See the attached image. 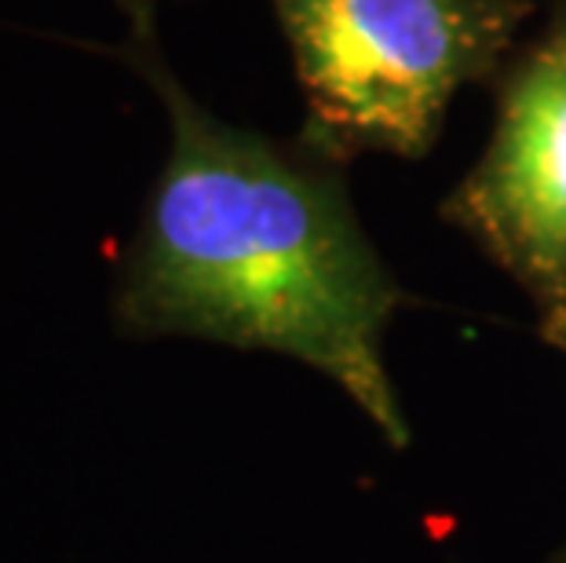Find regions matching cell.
Returning a JSON list of instances; mask_svg holds the SVG:
<instances>
[{
  "mask_svg": "<svg viewBox=\"0 0 566 563\" xmlns=\"http://www.w3.org/2000/svg\"><path fill=\"white\" fill-rule=\"evenodd\" d=\"M128 59L168 114V158L125 263V330L307 363L406 447L384 366L402 290L355 217L340 161L205 111L168 70L154 22L132 27Z\"/></svg>",
  "mask_w": 566,
  "mask_h": 563,
  "instance_id": "cell-1",
  "label": "cell"
},
{
  "mask_svg": "<svg viewBox=\"0 0 566 563\" xmlns=\"http://www.w3.org/2000/svg\"><path fill=\"white\" fill-rule=\"evenodd\" d=\"M307 103L304 143L424 158L457 92L504 63L530 0H271Z\"/></svg>",
  "mask_w": 566,
  "mask_h": 563,
  "instance_id": "cell-2",
  "label": "cell"
},
{
  "mask_svg": "<svg viewBox=\"0 0 566 563\" xmlns=\"http://www.w3.org/2000/svg\"><path fill=\"white\" fill-rule=\"evenodd\" d=\"M446 220L523 285L545 341L566 352V0L504 77L490 147Z\"/></svg>",
  "mask_w": 566,
  "mask_h": 563,
  "instance_id": "cell-3",
  "label": "cell"
},
{
  "mask_svg": "<svg viewBox=\"0 0 566 563\" xmlns=\"http://www.w3.org/2000/svg\"><path fill=\"white\" fill-rule=\"evenodd\" d=\"M158 4H165V0H117V8L125 11V19L132 27H147V22H154Z\"/></svg>",
  "mask_w": 566,
  "mask_h": 563,
  "instance_id": "cell-4",
  "label": "cell"
}]
</instances>
